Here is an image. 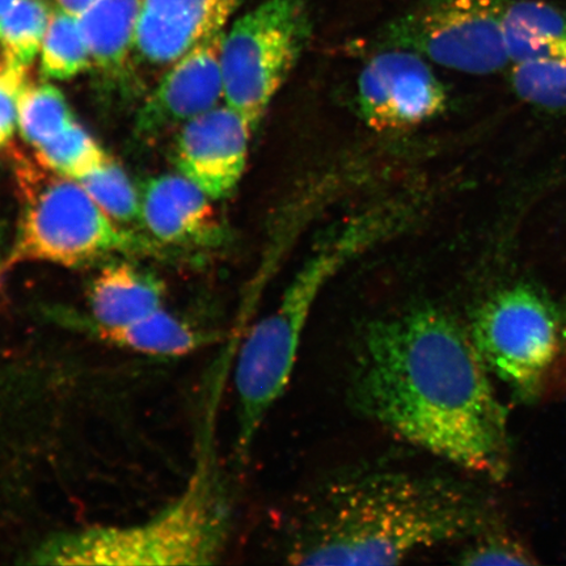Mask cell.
Segmentation results:
<instances>
[{
  "label": "cell",
  "instance_id": "cell-6",
  "mask_svg": "<svg viewBox=\"0 0 566 566\" xmlns=\"http://www.w3.org/2000/svg\"><path fill=\"white\" fill-rule=\"evenodd\" d=\"M470 334L486 369L521 399L566 392V308L542 290L514 283L481 304Z\"/></svg>",
  "mask_w": 566,
  "mask_h": 566
},
{
  "label": "cell",
  "instance_id": "cell-22",
  "mask_svg": "<svg viewBox=\"0 0 566 566\" xmlns=\"http://www.w3.org/2000/svg\"><path fill=\"white\" fill-rule=\"evenodd\" d=\"M111 160L101 145L76 122L35 148V161L49 171L80 180Z\"/></svg>",
  "mask_w": 566,
  "mask_h": 566
},
{
  "label": "cell",
  "instance_id": "cell-27",
  "mask_svg": "<svg viewBox=\"0 0 566 566\" xmlns=\"http://www.w3.org/2000/svg\"><path fill=\"white\" fill-rule=\"evenodd\" d=\"M3 233L4 230L2 226H0V289H2L3 285L4 273L9 271V268H7L6 258L2 256Z\"/></svg>",
  "mask_w": 566,
  "mask_h": 566
},
{
  "label": "cell",
  "instance_id": "cell-20",
  "mask_svg": "<svg viewBox=\"0 0 566 566\" xmlns=\"http://www.w3.org/2000/svg\"><path fill=\"white\" fill-rule=\"evenodd\" d=\"M46 0H20L0 17V59L30 67L52 15Z\"/></svg>",
  "mask_w": 566,
  "mask_h": 566
},
{
  "label": "cell",
  "instance_id": "cell-8",
  "mask_svg": "<svg viewBox=\"0 0 566 566\" xmlns=\"http://www.w3.org/2000/svg\"><path fill=\"white\" fill-rule=\"evenodd\" d=\"M506 0H420L389 21L378 51L402 49L459 73L488 75L511 65L502 13Z\"/></svg>",
  "mask_w": 566,
  "mask_h": 566
},
{
  "label": "cell",
  "instance_id": "cell-3",
  "mask_svg": "<svg viewBox=\"0 0 566 566\" xmlns=\"http://www.w3.org/2000/svg\"><path fill=\"white\" fill-rule=\"evenodd\" d=\"M214 407L198 440L192 473L177 497L145 522L67 531L41 542L33 565L175 566L221 560L232 528V502L214 441Z\"/></svg>",
  "mask_w": 566,
  "mask_h": 566
},
{
  "label": "cell",
  "instance_id": "cell-13",
  "mask_svg": "<svg viewBox=\"0 0 566 566\" xmlns=\"http://www.w3.org/2000/svg\"><path fill=\"white\" fill-rule=\"evenodd\" d=\"M242 0H144L134 53L153 67L172 66L224 30Z\"/></svg>",
  "mask_w": 566,
  "mask_h": 566
},
{
  "label": "cell",
  "instance_id": "cell-9",
  "mask_svg": "<svg viewBox=\"0 0 566 566\" xmlns=\"http://www.w3.org/2000/svg\"><path fill=\"white\" fill-rule=\"evenodd\" d=\"M423 56L381 49L358 80L360 116L375 132H401L430 122L448 108V94Z\"/></svg>",
  "mask_w": 566,
  "mask_h": 566
},
{
  "label": "cell",
  "instance_id": "cell-17",
  "mask_svg": "<svg viewBox=\"0 0 566 566\" xmlns=\"http://www.w3.org/2000/svg\"><path fill=\"white\" fill-rule=\"evenodd\" d=\"M214 334L197 329L166 308L136 324L109 332L104 342L148 357H184L214 342Z\"/></svg>",
  "mask_w": 566,
  "mask_h": 566
},
{
  "label": "cell",
  "instance_id": "cell-26",
  "mask_svg": "<svg viewBox=\"0 0 566 566\" xmlns=\"http://www.w3.org/2000/svg\"><path fill=\"white\" fill-rule=\"evenodd\" d=\"M54 2L59 9L80 18L96 0H54Z\"/></svg>",
  "mask_w": 566,
  "mask_h": 566
},
{
  "label": "cell",
  "instance_id": "cell-5",
  "mask_svg": "<svg viewBox=\"0 0 566 566\" xmlns=\"http://www.w3.org/2000/svg\"><path fill=\"white\" fill-rule=\"evenodd\" d=\"M17 180L23 211L7 268L24 263L80 268L115 253H154L147 239L118 228L80 181L25 159L18 160Z\"/></svg>",
  "mask_w": 566,
  "mask_h": 566
},
{
  "label": "cell",
  "instance_id": "cell-11",
  "mask_svg": "<svg viewBox=\"0 0 566 566\" xmlns=\"http://www.w3.org/2000/svg\"><path fill=\"white\" fill-rule=\"evenodd\" d=\"M252 132L237 111L217 106L182 125L174 146L175 165L212 200H221L242 179Z\"/></svg>",
  "mask_w": 566,
  "mask_h": 566
},
{
  "label": "cell",
  "instance_id": "cell-23",
  "mask_svg": "<svg viewBox=\"0 0 566 566\" xmlns=\"http://www.w3.org/2000/svg\"><path fill=\"white\" fill-rule=\"evenodd\" d=\"M511 83L521 101L551 111H566V60L513 63Z\"/></svg>",
  "mask_w": 566,
  "mask_h": 566
},
{
  "label": "cell",
  "instance_id": "cell-2",
  "mask_svg": "<svg viewBox=\"0 0 566 566\" xmlns=\"http://www.w3.org/2000/svg\"><path fill=\"white\" fill-rule=\"evenodd\" d=\"M486 509L459 481L399 467H356L317 484L279 522L275 544L294 565H395L483 535Z\"/></svg>",
  "mask_w": 566,
  "mask_h": 566
},
{
  "label": "cell",
  "instance_id": "cell-10",
  "mask_svg": "<svg viewBox=\"0 0 566 566\" xmlns=\"http://www.w3.org/2000/svg\"><path fill=\"white\" fill-rule=\"evenodd\" d=\"M224 30L174 63L137 115L138 137L158 139L217 108L224 97L221 65Z\"/></svg>",
  "mask_w": 566,
  "mask_h": 566
},
{
  "label": "cell",
  "instance_id": "cell-18",
  "mask_svg": "<svg viewBox=\"0 0 566 566\" xmlns=\"http://www.w3.org/2000/svg\"><path fill=\"white\" fill-rule=\"evenodd\" d=\"M41 74L46 80L67 81L91 67V55L81 20L59 9L51 19L40 49Z\"/></svg>",
  "mask_w": 566,
  "mask_h": 566
},
{
  "label": "cell",
  "instance_id": "cell-4",
  "mask_svg": "<svg viewBox=\"0 0 566 566\" xmlns=\"http://www.w3.org/2000/svg\"><path fill=\"white\" fill-rule=\"evenodd\" d=\"M398 223V216L386 209L354 219L318 248L296 272L272 313L253 325L240 348L233 374L239 460L250 455L268 415L285 394L304 329L327 283Z\"/></svg>",
  "mask_w": 566,
  "mask_h": 566
},
{
  "label": "cell",
  "instance_id": "cell-12",
  "mask_svg": "<svg viewBox=\"0 0 566 566\" xmlns=\"http://www.w3.org/2000/svg\"><path fill=\"white\" fill-rule=\"evenodd\" d=\"M209 196L180 175H160L140 189V230L155 254L212 247L221 224Z\"/></svg>",
  "mask_w": 566,
  "mask_h": 566
},
{
  "label": "cell",
  "instance_id": "cell-7",
  "mask_svg": "<svg viewBox=\"0 0 566 566\" xmlns=\"http://www.w3.org/2000/svg\"><path fill=\"white\" fill-rule=\"evenodd\" d=\"M311 31L306 0H263L224 34L226 105L242 115L253 130L300 61Z\"/></svg>",
  "mask_w": 566,
  "mask_h": 566
},
{
  "label": "cell",
  "instance_id": "cell-24",
  "mask_svg": "<svg viewBox=\"0 0 566 566\" xmlns=\"http://www.w3.org/2000/svg\"><path fill=\"white\" fill-rule=\"evenodd\" d=\"M28 69L0 59V150L10 144L19 118V101L28 86Z\"/></svg>",
  "mask_w": 566,
  "mask_h": 566
},
{
  "label": "cell",
  "instance_id": "cell-25",
  "mask_svg": "<svg viewBox=\"0 0 566 566\" xmlns=\"http://www.w3.org/2000/svg\"><path fill=\"white\" fill-rule=\"evenodd\" d=\"M464 565H525L534 564L528 552L511 537L483 534L460 558Z\"/></svg>",
  "mask_w": 566,
  "mask_h": 566
},
{
  "label": "cell",
  "instance_id": "cell-16",
  "mask_svg": "<svg viewBox=\"0 0 566 566\" xmlns=\"http://www.w3.org/2000/svg\"><path fill=\"white\" fill-rule=\"evenodd\" d=\"M502 30L509 60H566V11L543 0H506Z\"/></svg>",
  "mask_w": 566,
  "mask_h": 566
},
{
  "label": "cell",
  "instance_id": "cell-19",
  "mask_svg": "<svg viewBox=\"0 0 566 566\" xmlns=\"http://www.w3.org/2000/svg\"><path fill=\"white\" fill-rule=\"evenodd\" d=\"M75 123L65 95L52 84H28L19 101L21 137L34 148L59 136Z\"/></svg>",
  "mask_w": 566,
  "mask_h": 566
},
{
  "label": "cell",
  "instance_id": "cell-1",
  "mask_svg": "<svg viewBox=\"0 0 566 566\" xmlns=\"http://www.w3.org/2000/svg\"><path fill=\"white\" fill-rule=\"evenodd\" d=\"M488 373L470 329L441 308L416 307L359 331L348 395L359 415L401 440L499 481L511 448Z\"/></svg>",
  "mask_w": 566,
  "mask_h": 566
},
{
  "label": "cell",
  "instance_id": "cell-15",
  "mask_svg": "<svg viewBox=\"0 0 566 566\" xmlns=\"http://www.w3.org/2000/svg\"><path fill=\"white\" fill-rule=\"evenodd\" d=\"M144 0H96L80 17L91 66L111 81L127 74Z\"/></svg>",
  "mask_w": 566,
  "mask_h": 566
},
{
  "label": "cell",
  "instance_id": "cell-21",
  "mask_svg": "<svg viewBox=\"0 0 566 566\" xmlns=\"http://www.w3.org/2000/svg\"><path fill=\"white\" fill-rule=\"evenodd\" d=\"M76 181L118 228L139 235L134 229H140V193L116 161L111 159Z\"/></svg>",
  "mask_w": 566,
  "mask_h": 566
},
{
  "label": "cell",
  "instance_id": "cell-14",
  "mask_svg": "<svg viewBox=\"0 0 566 566\" xmlns=\"http://www.w3.org/2000/svg\"><path fill=\"white\" fill-rule=\"evenodd\" d=\"M166 285L157 274L130 263L105 265L91 282L83 324L103 337L165 308Z\"/></svg>",
  "mask_w": 566,
  "mask_h": 566
},
{
  "label": "cell",
  "instance_id": "cell-28",
  "mask_svg": "<svg viewBox=\"0 0 566 566\" xmlns=\"http://www.w3.org/2000/svg\"><path fill=\"white\" fill-rule=\"evenodd\" d=\"M19 2L20 0H0V17H3L7 11H10Z\"/></svg>",
  "mask_w": 566,
  "mask_h": 566
}]
</instances>
